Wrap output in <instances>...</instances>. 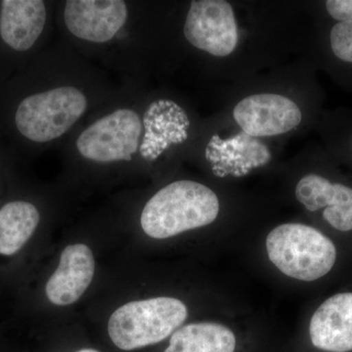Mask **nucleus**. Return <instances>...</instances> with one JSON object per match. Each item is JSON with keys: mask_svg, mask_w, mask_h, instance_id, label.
Listing matches in <instances>:
<instances>
[{"mask_svg": "<svg viewBox=\"0 0 352 352\" xmlns=\"http://www.w3.org/2000/svg\"><path fill=\"white\" fill-rule=\"evenodd\" d=\"M330 41L333 54L342 61L352 63V21L333 25Z\"/></svg>", "mask_w": 352, "mask_h": 352, "instance_id": "16", "label": "nucleus"}, {"mask_svg": "<svg viewBox=\"0 0 352 352\" xmlns=\"http://www.w3.org/2000/svg\"><path fill=\"white\" fill-rule=\"evenodd\" d=\"M38 208L24 201H11L0 210V254L20 251L38 226Z\"/></svg>", "mask_w": 352, "mask_h": 352, "instance_id": "15", "label": "nucleus"}, {"mask_svg": "<svg viewBox=\"0 0 352 352\" xmlns=\"http://www.w3.org/2000/svg\"><path fill=\"white\" fill-rule=\"evenodd\" d=\"M94 270V254L87 245H68L46 284L48 300L60 307L76 302L91 283Z\"/></svg>", "mask_w": 352, "mask_h": 352, "instance_id": "9", "label": "nucleus"}, {"mask_svg": "<svg viewBox=\"0 0 352 352\" xmlns=\"http://www.w3.org/2000/svg\"><path fill=\"white\" fill-rule=\"evenodd\" d=\"M326 8L335 20L352 21V0H329L326 2Z\"/></svg>", "mask_w": 352, "mask_h": 352, "instance_id": "17", "label": "nucleus"}, {"mask_svg": "<svg viewBox=\"0 0 352 352\" xmlns=\"http://www.w3.org/2000/svg\"><path fill=\"white\" fill-rule=\"evenodd\" d=\"M187 316L186 305L177 298L159 296L131 302L118 308L110 317L109 336L122 351L141 349L170 337Z\"/></svg>", "mask_w": 352, "mask_h": 352, "instance_id": "3", "label": "nucleus"}, {"mask_svg": "<svg viewBox=\"0 0 352 352\" xmlns=\"http://www.w3.org/2000/svg\"><path fill=\"white\" fill-rule=\"evenodd\" d=\"M310 339L328 352L352 351V293L338 294L325 300L310 321Z\"/></svg>", "mask_w": 352, "mask_h": 352, "instance_id": "11", "label": "nucleus"}, {"mask_svg": "<svg viewBox=\"0 0 352 352\" xmlns=\"http://www.w3.org/2000/svg\"><path fill=\"white\" fill-rule=\"evenodd\" d=\"M235 347L236 338L230 329L214 322H201L175 331L164 352H234Z\"/></svg>", "mask_w": 352, "mask_h": 352, "instance_id": "14", "label": "nucleus"}, {"mask_svg": "<svg viewBox=\"0 0 352 352\" xmlns=\"http://www.w3.org/2000/svg\"><path fill=\"white\" fill-rule=\"evenodd\" d=\"M142 129L138 113L120 109L85 129L76 148L82 157L96 163L129 162L138 151Z\"/></svg>", "mask_w": 352, "mask_h": 352, "instance_id": "5", "label": "nucleus"}, {"mask_svg": "<svg viewBox=\"0 0 352 352\" xmlns=\"http://www.w3.org/2000/svg\"><path fill=\"white\" fill-rule=\"evenodd\" d=\"M87 108V97L78 88H55L21 102L15 116L16 126L34 142H48L68 131Z\"/></svg>", "mask_w": 352, "mask_h": 352, "instance_id": "4", "label": "nucleus"}, {"mask_svg": "<svg viewBox=\"0 0 352 352\" xmlns=\"http://www.w3.org/2000/svg\"><path fill=\"white\" fill-rule=\"evenodd\" d=\"M233 117L248 135L270 138L295 129L302 119L300 107L288 97L273 94L251 95L235 106Z\"/></svg>", "mask_w": 352, "mask_h": 352, "instance_id": "7", "label": "nucleus"}, {"mask_svg": "<svg viewBox=\"0 0 352 352\" xmlns=\"http://www.w3.org/2000/svg\"><path fill=\"white\" fill-rule=\"evenodd\" d=\"M219 212L217 194L190 180L170 183L157 192L143 208L141 226L149 237L166 239L212 223Z\"/></svg>", "mask_w": 352, "mask_h": 352, "instance_id": "1", "label": "nucleus"}, {"mask_svg": "<svg viewBox=\"0 0 352 352\" xmlns=\"http://www.w3.org/2000/svg\"><path fill=\"white\" fill-rule=\"evenodd\" d=\"M184 34L198 50L215 57L228 56L238 43V28L232 6L223 0L192 1Z\"/></svg>", "mask_w": 352, "mask_h": 352, "instance_id": "6", "label": "nucleus"}, {"mask_svg": "<svg viewBox=\"0 0 352 352\" xmlns=\"http://www.w3.org/2000/svg\"><path fill=\"white\" fill-rule=\"evenodd\" d=\"M78 352H98V351H95V349H82V351H80Z\"/></svg>", "mask_w": 352, "mask_h": 352, "instance_id": "18", "label": "nucleus"}, {"mask_svg": "<svg viewBox=\"0 0 352 352\" xmlns=\"http://www.w3.org/2000/svg\"><path fill=\"white\" fill-rule=\"evenodd\" d=\"M271 263L287 276L300 281L320 279L332 270L337 251L332 241L311 226L287 223L266 238Z\"/></svg>", "mask_w": 352, "mask_h": 352, "instance_id": "2", "label": "nucleus"}, {"mask_svg": "<svg viewBox=\"0 0 352 352\" xmlns=\"http://www.w3.org/2000/svg\"><path fill=\"white\" fill-rule=\"evenodd\" d=\"M189 122L184 112L173 102H154L144 115L145 135L140 154L146 159H156L171 143L182 142L187 138L185 127Z\"/></svg>", "mask_w": 352, "mask_h": 352, "instance_id": "13", "label": "nucleus"}, {"mask_svg": "<svg viewBox=\"0 0 352 352\" xmlns=\"http://www.w3.org/2000/svg\"><path fill=\"white\" fill-rule=\"evenodd\" d=\"M126 19V4L120 0H69L65 6L64 20L69 31L90 43L111 41Z\"/></svg>", "mask_w": 352, "mask_h": 352, "instance_id": "8", "label": "nucleus"}, {"mask_svg": "<svg viewBox=\"0 0 352 352\" xmlns=\"http://www.w3.org/2000/svg\"><path fill=\"white\" fill-rule=\"evenodd\" d=\"M45 3L41 0H3L0 10V36L14 50L27 51L43 32Z\"/></svg>", "mask_w": 352, "mask_h": 352, "instance_id": "12", "label": "nucleus"}, {"mask_svg": "<svg viewBox=\"0 0 352 352\" xmlns=\"http://www.w3.org/2000/svg\"><path fill=\"white\" fill-rule=\"evenodd\" d=\"M296 197L309 212L326 208L323 217L337 230H352V189L323 176L307 175L298 182Z\"/></svg>", "mask_w": 352, "mask_h": 352, "instance_id": "10", "label": "nucleus"}]
</instances>
